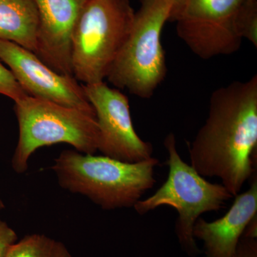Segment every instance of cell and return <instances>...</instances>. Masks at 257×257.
Returning a JSON list of instances; mask_svg holds the SVG:
<instances>
[{"label": "cell", "mask_w": 257, "mask_h": 257, "mask_svg": "<svg viewBox=\"0 0 257 257\" xmlns=\"http://www.w3.org/2000/svg\"><path fill=\"white\" fill-rule=\"evenodd\" d=\"M164 145L168 152L167 180L153 195L140 200L135 206L140 215L167 206L178 213L175 231L179 242L189 256H197L200 250L193 236V229L202 214L217 211L233 196L223 184H213L199 175L179 155L173 133L166 137Z\"/></svg>", "instance_id": "5"}, {"label": "cell", "mask_w": 257, "mask_h": 257, "mask_svg": "<svg viewBox=\"0 0 257 257\" xmlns=\"http://www.w3.org/2000/svg\"><path fill=\"white\" fill-rule=\"evenodd\" d=\"M233 257H257L256 239L241 236Z\"/></svg>", "instance_id": "17"}, {"label": "cell", "mask_w": 257, "mask_h": 257, "mask_svg": "<svg viewBox=\"0 0 257 257\" xmlns=\"http://www.w3.org/2000/svg\"><path fill=\"white\" fill-rule=\"evenodd\" d=\"M244 0H187L173 22L179 38L202 60L238 52L242 38L237 28Z\"/></svg>", "instance_id": "7"}, {"label": "cell", "mask_w": 257, "mask_h": 257, "mask_svg": "<svg viewBox=\"0 0 257 257\" xmlns=\"http://www.w3.org/2000/svg\"><path fill=\"white\" fill-rule=\"evenodd\" d=\"M15 112L19 139L12 167L16 173L26 172L30 157L41 147L62 143L87 155L97 152L96 115L29 95L15 101Z\"/></svg>", "instance_id": "3"}, {"label": "cell", "mask_w": 257, "mask_h": 257, "mask_svg": "<svg viewBox=\"0 0 257 257\" xmlns=\"http://www.w3.org/2000/svg\"><path fill=\"white\" fill-rule=\"evenodd\" d=\"M5 206L4 202H3L1 199H0V209H4Z\"/></svg>", "instance_id": "19"}, {"label": "cell", "mask_w": 257, "mask_h": 257, "mask_svg": "<svg viewBox=\"0 0 257 257\" xmlns=\"http://www.w3.org/2000/svg\"><path fill=\"white\" fill-rule=\"evenodd\" d=\"M257 214V180L249 189L235 196L229 211L220 219L207 221L199 217L193 236L204 242L206 257H233L245 229Z\"/></svg>", "instance_id": "11"}, {"label": "cell", "mask_w": 257, "mask_h": 257, "mask_svg": "<svg viewBox=\"0 0 257 257\" xmlns=\"http://www.w3.org/2000/svg\"><path fill=\"white\" fill-rule=\"evenodd\" d=\"M247 1H255V0H247Z\"/></svg>", "instance_id": "20"}, {"label": "cell", "mask_w": 257, "mask_h": 257, "mask_svg": "<svg viewBox=\"0 0 257 257\" xmlns=\"http://www.w3.org/2000/svg\"><path fill=\"white\" fill-rule=\"evenodd\" d=\"M5 257H72L67 246L45 234L27 235L11 246Z\"/></svg>", "instance_id": "13"}, {"label": "cell", "mask_w": 257, "mask_h": 257, "mask_svg": "<svg viewBox=\"0 0 257 257\" xmlns=\"http://www.w3.org/2000/svg\"><path fill=\"white\" fill-rule=\"evenodd\" d=\"M82 85L95 111L99 130L97 151L104 156L131 163L151 158L153 147L135 131L127 96L104 81Z\"/></svg>", "instance_id": "8"}, {"label": "cell", "mask_w": 257, "mask_h": 257, "mask_svg": "<svg viewBox=\"0 0 257 257\" xmlns=\"http://www.w3.org/2000/svg\"><path fill=\"white\" fill-rule=\"evenodd\" d=\"M39 29L35 54L51 69L73 75L72 37L84 0H35Z\"/></svg>", "instance_id": "10"}, {"label": "cell", "mask_w": 257, "mask_h": 257, "mask_svg": "<svg viewBox=\"0 0 257 257\" xmlns=\"http://www.w3.org/2000/svg\"><path fill=\"white\" fill-rule=\"evenodd\" d=\"M238 31L242 40L257 47V1L244 0L237 19Z\"/></svg>", "instance_id": "14"}, {"label": "cell", "mask_w": 257, "mask_h": 257, "mask_svg": "<svg viewBox=\"0 0 257 257\" xmlns=\"http://www.w3.org/2000/svg\"><path fill=\"white\" fill-rule=\"evenodd\" d=\"M139 2L131 30L106 79L116 89L149 99L167 74L161 35L172 8L165 0Z\"/></svg>", "instance_id": "6"}, {"label": "cell", "mask_w": 257, "mask_h": 257, "mask_svg": "<svg viewBox=\"0 0 257 257\" xmlns=\"http://www.w3.org/2000/svg\"><path fill=\"white\" fill-rule=\"evenodd\" d=\"M165 1L170 5L171 8H172L169 22H173L176 15L180 12L184 5L187 3V0H165Z\"/></svg>", "instance_id": "18"}, {"label": "cell", "mask_w": 257, "mask_h": 257, "mask_svg": "<svg viewBox=\"0 0 257 257\" xmlns=\"http://www.w3.org/2000/svg\"><path fill=\"white\" fill-rule=\"evenodd\" d=\"M257 147V75L235 81L211 94L205 122L189 152L203 177H216L230 194H239L253 175Z\"/></svg>", "instance_id": "1"}, {"label": "cell", "mask_w": 257, "mask_h": 257, "mask_svg": "<svg viewBox=\"0 0 257 257\" xmlns=\"http://www.w3.org/2000/svg\"><path fill=\"white\" fill-rule=\"evenodd\" d=\"M18 241V235L8 223L0 219V257L6 256L10 248Z\"/></svg>", "instance_id": "16"}, {"label": "cell", "mask_w": 257, "mask_h": 257, "mask_svg": "<svg viewBox=\"0 0 257 257\" xmlns=\"http://www.w3.org/2000/svg\"><path fill=\"white\" fill-rule=\"evenodd\" d=\"M0 94L5 95L16 101L28 94L15 78L9 69L0 63Z\"/></svg>", "instance_id": "15"}, {"label": "cell", "mask_w": 257, "mask_h": 257, "mask_svg": "<svg viewBox=\"0 0 257 257\" xmlns=\"http://www.w3.org/2000/svg\"><path fill=\"white\" fill-rule=\"evenodd\" d=\"M135 11L130 0H84L72 37L74 78L104 82L127 38Z\"/></svg>", "instance_id": "4"}, {"label": "cell", "mask_w": 257, "mask_h": 257, "mask_svg": "<svg viewBox=\"0 0 257 257\" xmlns=\"http://www.w3.org/2000/svg\"><path fill=\"white\" fill-rule=\"evenodd\" d=\"M155 157L126 162L77 150L61 152L52 167L59 185L80 194L104 210L134 207L156 180Z\"/></svg>", "instance_id": "2"}, {"label": "cell", "mask_w": 257, "mask_h": 257, "mask_svg": "<svg viewBox=\"0 0 257 257\" xmlns=\"http://www.w3.org/2000/svg\"><path fill=\"white\" fill-rule=\"evenodd\" d=\"M0 60L28 95L96 115L82 84L72 76L57 73L31 51L0 39Z\"/></svg>", "instance_id": "9"}, {"label": "cell", "mask_w": 257, "mask_h": 257, "mask_svg": "<svg viewBox=\"0 0 257 257\" xmlns=\"http://www.w3.org/2000/svg\"><path fill=\"white\" fill-rule=\"evenodd\" d=\"M38 29L35 0H0V39L35 53Z\"/></svg>", "instance_id": "12"}]
</instances>
